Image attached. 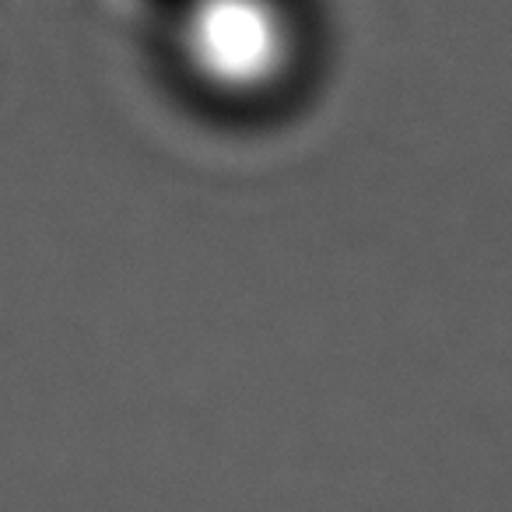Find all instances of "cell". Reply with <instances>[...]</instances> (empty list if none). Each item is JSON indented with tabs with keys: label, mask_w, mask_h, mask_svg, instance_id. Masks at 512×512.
I'll return each mask as SVG.
<instances>
[{
	"label": "cell",
	"mask_w": 512,
	"mask_h": 512,
	"mask_svg": "<svg viewBox=\"0 0 512 512\" xmlns=\"http://www.w3.org/2000/svg\"><path fill=\"white\" fill-rule=\"evenodd\" d=\"M172 53L197 92L249 106L299 74L306 39L292 0H179Z\"/></svg>",
	"instance_id": "cell-1"
}]
</instances>
